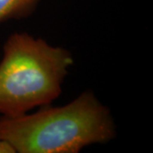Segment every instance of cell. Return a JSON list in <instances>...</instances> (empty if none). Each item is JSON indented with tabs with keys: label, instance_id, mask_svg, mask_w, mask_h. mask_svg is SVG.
<instances>
[{
	"label": "cell",
	"instance_id": "obj_1",
	"mask_svg": "<svg viewBox=\"0 0 153 153\" xmlns=\"http://www.w3.org/2000/svg\"><path fill=\"white\" fill-rule=\"evenodd\" d=\"M116 134L109 108L89 90L62 106L47 105L31 114L0 116V141L15 153H77L109 142Z\"/></svg>",
	"mask_w": 153,
	"mask_h": 153
},
{
	"label": "cell",
	"instance_id": "obj_2",
	"mask_svg": "<svg viewBox=\"0 0 153 153\" xmlns=\"http://www.w3.org/2000/svg\"><path fill=\"white\" fill-rule=\"evenodd\" d=\"M73 62L67 49L29 33H12L0 61V115L16 117L51 104Z\"/></svg>",
	"mask_w": 153,
	"mask_h": 153
},
{
	"label": "cell",
	"instance_id": "obj_3",
	"mask_svg": "<svg viewBox=\"0 0 153 153\" xmlns=\"http://www.w3.org/2000/svg\"><path fill=\"white\" fill-rule=\"evenodd\" d=\"M38 0H0V23L27 16Z\"/></svg>",
	"mask_w": 153,
	"mask_h": 153
},
{
	"label": "cell",
	"instance_id": "obj_4",
	"mask_svg": "<svg viewBox=\"0 0 153 153\" xmlns=\"http://www.w3.org/2000/svg\"><path fill=\"white\" fill-rule=\"evenodd\" d=\"M0 153H15L12 148L4 142L0 141Z\"/></svg>",
	"mask_w": 153,
	"mask_h": 153
}]
</instances>
